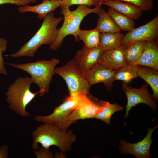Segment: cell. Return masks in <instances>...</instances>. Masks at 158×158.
<instances>
[{
  "label": "cell",
  "mask_w": 158,
  "mask_h": 158,
  "mask_svg": "<svg viewBox=\"0 0 158 158\" xmlns=\"http://www.w3.org/2000/svg\"><path fill=\"white\" fill-rule=\"evenodd\" d=\"M31 2V0H0V5L11 4L20 6L28 5Z\"/></svg>",
  "instance_id": "30"
},
{
  "label": "cell",
  "mask_w": 158,
  "mask_h": 158,
  "mask_svg": "<svg viewBox=\"0 0 158 158\" xmlns=\"http://www.w3.org/2000/svg\"><path fill=\"white\" fill-rule=\"evenodd\" d=\"M31 0L32 2L35 3L37 1V0ZM42 0L43 1H44L45 0Z\"/></svg>",
  "instance_id": "32"
},
{
  "label": "cell",
  "mask_w": 158,
  "mask_h": 158,
  "mask_svg": "<svg viewBox=\"0 0 158 158\" xmlns=\"http://www.w3.org/2000/svg\"><path fill=\"white\" fill-rule=\"evenodd\" d=\"M32 147L35 150L39 149V144L47 149L50 147H58L62 152L71 150L72 144L76 140V136L72 130L62 131L56 127L43 123L39 126L32 133Z\"/></svg>",
  "instance_id": "2"
},
{
  "label": "cell",
  "mask_w": 158,
  "mask_h": 158,
  "mask_svg": "<svg viewBox=\"0 0 158 158\" xmlns=\"http://www.w3.org/2000/svg\"><path fill=\"white\" fill-rule=\"evenodd\" d=\"M133 65L143 66L158 70L157 40L146 41L145 48L141 56Z\"/></svg>",
  "instance_id": "14"
},
{
  "label": "cell",
  "mask_w": 158,
  "mask_h": 158,
  "mask_svg": "<svg viewBox=\"0 0 158 158\" xmlns=\"http://www.w3.org/2000/svg\"><path fill=\"white\" fill-rule=\"evenodd\" d=\"M7 40L4 38H0V74L6 75L8 72L4 65V62L2 56V53L6 51Z\"/></svg>",
  "instance_id": "27"
},
{
  "label": "cell",
  "mask_w": 158,
  "mask_h": 158,
  "mask_svg": "<svg viewBox=\"0 0 158 158\" xmlns=\"http://www.w3.org/2000/svg\"><path fill=\"white\" fill-rule=\"evenodd\" d=\"M94 6L101 7L102 3L111 0H118L133 3L139 7L143 11L151 10L153 7V0H92Z\"/></svg>",
  "instance_id": "26"
},
{
  "label": "cell",
  "mask_w": 158,
  "mask_h": 158,
  "mask_svg": "<svg viewBox=\"0 0 158 158\" xmlns=\"http://www.w3.org/2000/svg\"><path fill=\"white\" fill-rule=\"evenodd\" d=\"M103 51L100 46L91 48L84 46L76 52L75 59L78 65L85 72L98 63Z\"/></svg>",
  "instance_id": "13"
},
{
  "label": "cell",
  "mask_w": 158,
  "mask_h": 158,
  "mask_svg": "<svg viewBox=\"0 0 158 158\" xmlns=\"http://www.w3.org/2000/svg\"><path fill=\"white\" fill-rule=\"evenodd\" d=\"M124 107L114 103H110L105 102L101 111L98 113L95 118L104 122L107 124H110V120L112 115L115 112L122 111Z\"/></svg>",
  "instance_id": "25"
},
{
  "label": "cell",
  "mask_w": 158,
  "mask_h": 158,
  "mask_svg": "<svg viewBox=\"0 0 158 158\" xmlns=\"http://www.w3.org/2000/svg\"><path fill=\"white\" fill-rule=\"evenodd\" d=\"M54 73L65 80L69 95L89 94L91 86L87 80L85 72L78 65L74 59L64 65L55 68Z\"/></svg>",
  "instance_id": "6"
},
{
  "label": "cell",
  "mask_w": 158,
  "mask_h": 158,
  "mask_svg": "<svg viewBox=\"0 0 158 158\" xmlns=\"http://www.w3.org/2000/svg\"><path fill=\"white\" fill-rule=\"evenodd\" d=\"M158 16L147 23L128 32L125 35L121 45L124 48L133 43L157 40Z\"/></svg>",
  "instance_id": "9"
},
{
  "label": "cell",
  "mask_w": 158,
  "mask_h": 158,
  "mask_svg": "<svg viewBox=\"0 0 158 158\" xmlns=\"http://www.w3.org/2000/svg\"><path fill=\"white\" fill-rule=\"evenodd\" d=\"M138 66L126 64L116 71L114 80L128 83L138 77Z\"/></svg>",
  "instance_id": "24"
},
{
  "label": "cell",
  "mask_w": 158,
  "mask_h": 158,
  "mask_svg": "<svg viewBox=\"0 0 158 158\" xmlns=\"http://www.w3.org/2000/svg\"><path fill=\"white\" fill-rule=\"evenodd\" d=\"M100 32L95 28L90 30H79L77 36L82 40L84 46L87 48H93L99 46Z\"/></svg>",
  "instance_id": "22"
},
{
  "label": "cell",
  "mask_w": 158,
  "mask_h": 158,
  "mask_svg": "<svg viewBox=\"0 0 158 158\" xmlns=\"http://www.w3.org/2000/svg\"><path fill=\"white\" fill-rule=\"evenodd\" d=\"M124 36L121 32L100 33L99 46L104 51L116 48L121 45Z\"/></svg>",
  "instance_id": "20"
},
{
  "label": "cell",
  "mask_w": 158,
  "mask_h": 158,
  "mask_svg": "<svg viewBox=\"0 0 158 158\" xmlns=\"http://www.w3.org/2000/svg\"><path fill=\"white\" fill-rule=\"evenodd\" d=\"M124 48L121 45L112 50L104 51L98 63L116 71L126 64L124 56Z\"/></svg>",
  "instance_id": "15"
},
{
  "label": "cell",
  "mask_w": 158,
  "mask_h": 158,
  "mask_svg": "<svg viewBox=\"0 0 158 158\" xmlns=\"http://www.w3.org/2000/svg\"><path fill=\"white\" fill-rule=\"evenodd\" d=\"M63 18H56L53 12L48 13L43 19L42 25L35 35L17 52L5 55L13 58L26 56L33 57L38 48L44 44L51 45L55 40L58 33L57 26Z\"/></svg>",
  "instance_id": "1"
},
{
  "label": "cell",
  "mask_w": 158,
  "mask_h": 158,
  "mask_svg": "<svg viewBox=\"0 0 158 158\" xmlns=\"http://www.w3.org/2000/svg\"><path fill=\"white\" fill-rule=\"evenodd\" d=\"M116 71L98 63L85 73L87 80L91 86L102 83L107 90L110 91L113 86V83L115 81Z\"/></svg>",
  "instance_id": "12"
},
{
  "label": "cell",
  "mask_w": 158,
  "mask_h": 158,
  "mask_svg": "<svg viewBox=\"0 0 158 158\" xmlns=\"http://www.w3.org/2000/svg\"><path fill=\"white\" fill-rule=\"evenodd\" d=\"M9 153V147L7 145H4L0 147V158H6Z\"/></svg>",
  "instance_id": "31"
},
{
  "label": "cell",
  "mask_w": 158,
  "mask_h": 158,
  "mask_svg": "<svg viewBox=\"0 0 158 158\" xmlns=\"http://www.w3.org/2000/svg\"><path fill=\"white\" fill-rule=\"evenodd\" d=\"M146 41L135 42L124 49V56L126 64L133 65L139 59L145 48Z\"/></svg>",
  "instance_id": "21"
},
{
  "label": "cell",
  "mask_w": 158,
  "mask_h": 158,
  "mask_svg": "<svg viewBox=\"0 0 158 158\" xmlns=\"http://www.w3.org/2000/svg\"><path fill=\"white\" fill-rule=\"evenodd\" d=\"M88 95L82 96L70 115L68 119L69 121L74 123L78 120L95 118L101 111L105 101L96 102L89 97Z\"/></svg>",
  "instance_id": "10"
},
{
  "label": "cell",
  "mask_w": 158,
  "mask_h": 158,
  "mask_svg": "<svg viewBox=\"0 0 158 158\" xmlns=\"http://www.w3.org/2000/svg\"><path fill=\"white\" fill-rule=\"evenodd\" d=\"M158 127L157 124L153 128L148 129L146 137L142 140L136 143H130L123 140L120 141L119 149L121 154H130L137 158H148L151 157L150 150L153 140L151 139L152 134Z\"/></svg>",
  "instance_id": "11"
},
{
  "label": "cell",
  "mask_w": 158,
  "mask_h": 158,
  "mask_svg": "<svg viewBox=\"0 0 158 158\" xmlns=\"http://www.w3.org/2000/svg\"><path fill=\"white\" fill-rule=\"evenodd\" d=\"M101 8L95 6L93 8H90L86 5H79L76 9L72 11L69 7L61 8L60 13L63 16V23L58 29L57 35L54 42L50 45V49L57 50L61 46L64 38L69 35H73L76 41L78 42L79 39L77 33L83 19L90 13L97 14Z\"/></svg>",
  "instance_id": "4"
},
{
  "label": "cell",
  "mask_w": 158,
  "mask_h": 158,
  "mask_svg": "<svg viewBox=\"0 0 158 158\" xmlns=\"http://www.w3.org/2000/svg\"><path fill=\"white\" fill-rule=\"evenodd\" d=\"M61 0H45L37 5L30 6L28 5L19 6L18 10L20 13L32 12L37 14L38 17L43 19L47 15L53 12L61 4Z\"/></svg>",
  "instance_id": "16"
},
{
  "label": "cell",
  "mask_w": 158,
  "mask_h": 158,
  "mask_svg": "<svg viewBox=\"0 0 158 158\" xmlns=\"http://www.w3.org/2000/svg\"><path fill=\"white\" fill-rule=\"evenodd\" d=\"M61 8L69 7L73 5H85L88 7L94 6L92 0H61Z\"/></svg>",
  "instance_id": "28"
},
{
  "label": "cell",
  "mask_w": 158,
  "mask_h": 158,
  "mask_svg": "<svg viewBox=\"0 0 158 158\" xmlns=\"http://www.w3.org/2000/svg\"><path fill=\"white\" fill-rule=\"evenodd\" d=\"M97 14L99 18L96 28L100 33L121 32V29L108 12L101 8Z\"/></svg>",
  "instance_id": "19"
},
{
  "label": "cell",
  "mask_w": 158,
  "mask_h": 158,
  "mask_svg": "<svg viewBox=\"0 0 158 158\" xmlns=\"http://www.w3.org/2000/svg\"><path fill=\"white\" fill-rule=\"evenodd\" d=\"M148 84L144 83L140 88H135L128 86L124 83L122 85V89L126 93L127 99L125 117L126 118L132 107L140 103H144L149 106L155 111L157 106L154 100L152 95L148 90Z\"/></svg>",
  "instance_id": "8"
},
{
  "label": "cell",
  "mask_w": 158,
  "mask_h": 158,
  "mask_svg": "<svg viewBox=\"0 0 158 158\" xmlns=\"http://www.w3.org/2000/svg\"><path fill=\"white\" fill-rule=\"evenodd\" d=\"M107 12L121 30L128 32L136 28L133 20L128 16L110 8Z\"/></svg>",
  "instance_id": "23"
},
{
  "label": "cell",
  "mask_w": 158,
  "mask_h": 158,
  "mask_svg": "<svg viewBox=\"0 0 158 158\" xmlns=\"http://www.w3.org/2000/svg\"><path fill=\"white\" fill-rule=\"evenodd\" d=\"M103 5L109 6L133 20L139 19L142 14V11L139 7L130 2L111 0L103 2L102 4Z\"/></svg>",
  "instance_id": "17"
},
{
  "label": "cell",
  "mask_w": 158,
  "mask_h": 158,
  "mask_svg": "<svg viewBox=\"0 0 158 158\" xmlns=\"http://www.w3.org/2000/svg\"><path fill=\"white\" fill-rule=\"evenodd\" d=\"M138 66V76L144 80L151 87L153 98L156 102L158 99V72L150 68Z\"/></svg>",
  "instance_id": "18"
},
{
  "label": "cell",
  "mask_w": 158,
  "mask_h": 158,
  "mask_svg": "<svg viewBox=\"0 0 158 158\" xmlns=\"http://www.w3.org/2000/svg\"><path fill=\"white\" fill-rule=\"evenodd\" d=\"M33 83L30 77H19L7 88L6 92V100L10 109L23 117L30 115L26 110L28 105L39 93L31 91L30 87Z\"/></svg>",
  "instance_id": "3"
},
{
  "label": "cell",
  "mask_w": 158,
  "mask_h": 158,
  "mask_svg": "<svg viewBox=\"0 0 158 158\" xmlns=\"http://www.w3.org/2000/svg\"><path fill=\"white\" fill-rule=\"evenodd\" d=\"M59 62L58 59L54 58L48 60L42 59L32 62L8 64L29 73L33 83L39 87L40 96L43 97L49 92L50 84L55 74V67Z\"/></svg>",
  "instance_id": "5"
},
{
  "label": "cell",
  "mask_w": 158,
  "mask_h": 158,
  "mask_svg": "<svg viewBox=\"0 0 158 158\" xmlns=\"http://www.w3.org/2000/svg\"><path fill=\"white\" fill-rule=\"evenodd\" d=\"M38 150H35L34 153L37 158H53L52 153L49 150L42 146L39 147Z\"/></svg>",
  "instance_id": "29"
},
{
  "label": "cell",
  "mask_w": 158,
  "mask_h": 158,
  "mask_svg": "<svg viewBox=\"0 0 158 158\" xmlns=\"http://www.w3.org/2000/svg\"><path fill=\"white\" fill-rule=\"evenodd\" d=\"M83 95H69L62 104L53 109L51 114L46 116H37L34 119L38 122L52 125L61 131H66L69 127L74 123L69 121L68 118Z\"/></svg>",
  "instance_id": "7"
}]
</instances>
